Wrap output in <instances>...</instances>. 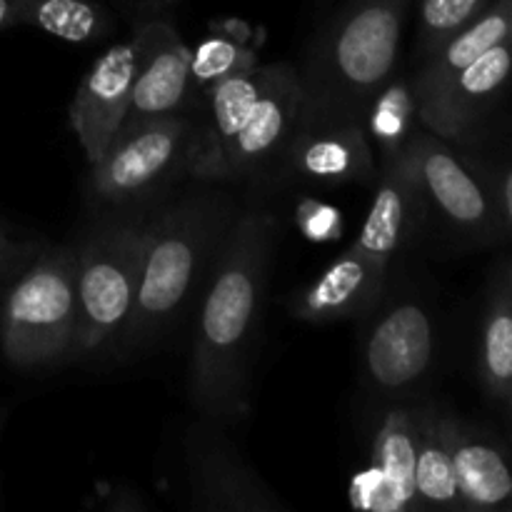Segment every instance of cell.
<instances>
[{
	"label": "cell",
	"mask_w": 512,
	"mask_h": 512,
	"mask_svg": "<svg viewBox=\"0 0 512 512\" xmlns=\"http://www.w3.org/2000/svg\"><path fill=\"white\" fill-rule=\"evenodd\" d=\"M280 223L270 210H238L200 290L188 393L203 418H235L245 408L248 355Z\"/></svg>",
	"instance_id": "6da1fadb"
},
{
	"label": "cell",
	"mask_w": 512,
	"mask_h": 512,
	"mask_svg": "<svg viewBox=\"0 0 512 512\" xmlns=\"http://www.w3.org/2000/svg\"><path fill=\"white\" fill-rule=\"evenodd\" d=\"M238 210L228 193L203 180L150 205L133 313L113 353L133 358L183 318L203 290Z\"/></svg>",
	"instance_id": "7a4b0ae2"
},
{
	"label": "cell",
	"mask_w": 512,
	"mask_h": 512,
	"mask_svg": "<svg viewBox=\"0 0 512 512\" xmlns=\"http://www.w3.org/2000/svg\"><path fill=\"white\" fill-rule=\"evenodd\" d=\"M413 0H345L315 33L298 68L303 108L353 115L398 68Z\"/></svg>",
	"instance_id": "3957f363"
},
{
	"label": "cell",
	"mask_w": 512,
	"mask_h": 512,
	"mask_svg": "<svg viewBox=\"0 0 512 512\" xmlns=\"http://www.w3.org/2000/svg\"><path fill=\"white\" fill-rule=\"evenodd\" d=\"M150 205L98 213L75 245L78 290V358L108 350L123 335L133 313Z\"/></svg>",
	"instance_id": "277c9868"
},
{
	"label": "cell",
	"mask_w": 512,
	"mask_h": 512,
	"mask_svg": "<svg viewBox=\"0 0 512 512\" xmlns=\"http://www.w3.org/2000/svg\"><path fill=\"white\" fill-rule=\"evenodd\" d=\"M0 350L15 370H43L78 358L75 248H43L5 288Z\"/></svg>",
	"instance_id": "5b68a950"
},
{
	"label": "cell",
	"mask_w": 512,
	"mask_h": 512,
	"mask_svg": "<svg viewBox=\"0 0 512 512\" xmlns=\"http://www.w3.org/2000/svg\"><path fill=\"white\" fill-rule=\"evenodd\" d=\"M360 378L375 405L423 398L438 363L440 330L433 303L415 285L388 280L363 318Z\"/></svg>",
	"instance_id": "8992f818"
},
{
	"label": "cell",
	"mask_w": 512,
	"mask_h": 512,
	"mask_svg": "<svg viewBox=\"0 0 512 512\" xmlns=\"http://www.w3.org/2000/svg\"><path fill=\"white\" fill-rule=\"evenodd\" d=\"M195 140L193 108L120 130L90 165L88 195L98 213L138 210L158 203L190 175Z\"/></svg>",
	"instance_id": "52a82bcc"
},
{
	"label": "cell",
	"mask_w": 512,
	"mask_h": 512,
	"mask_svg": "<svg viewBox=\"0 0 512 512\" xmlns=\"http://www.w3.org/2000/svg\"><path fill=\"white\" fill-rule=\"evenodd\" d=\"M408 165L423 195L425 218L433 215L445 233L465 248L503 243L510 230L500 223L490 198L493 170L458 145L420 128L410 140Z\"/></svg>",
	"instance_id": "ba28073f"
},
{
	"label": "cell",
	"mask_w": 512,
	"mask_h": 512,
	"mask_svg": "<svg viewBox=\"0 0 512 512\" xmlns=\"http://www.w3.org/2000/svg\"><path fill=\"white\" fill-rule=\"evenodd\" d=\"M378 163L363 120L353 115L308 110L300 105L298 125L275 168L273 185L338 188L375 185Z\"/></svg>",
	"instance_id": "9c48e42d"
},
{
	"label": "cell",
	"mask_w": 512,
	"mask_h": 512,
	"mask_svg": "<svg viewBox=\"0 0 512 512\" xmlns=\"http://www.w3.org/2000/svg\"><path fill=\"white\" fill-rule=\"evenodd\" d=\"M300 105L303 88L298 68L288 63L265 65L258 100L225 148L215 183L273 185L280 155L298 125Z\"/></svg>",
	"instance_id": "30bf717a"
},
{
	"label": "cell",
	"mask_w": 512,
	"mask_h": 512,
	"mask_svg": "<svg viewBox=\"0 0 512 512\" xmlns=\"http://www.w3.org/2000/svg\"><path fill=\"white\" fill-rule=\"evenodd\" d=\"M185 475L193 505L213 512L285 510V503L245 463L220 420L203 418L185 433Z\"/></svg>",
	"instance_id": "8fae6325"
},
{
	"label": "cell",
	"mask_w": 512,
	"mask_h": 512,
	"mask_svg": "<svg viewBox=\"0 0 512 512\" xmlns=\"http://www.w3.org/2000/svg\"><path fill=\"white\" fill-rule=\"evenodd\" d=\"M133 33L138 38V70L120 130L183 113L193 108L195 100L193 75H190L193 50L183 43L175 25L163 18L143 20L135 25Z\"/></svg>",
	"instance_id": "7c38bea8"
},
{
	"label": "cell",
	"mask_w": 512,
	"mask_h": 512,
	"mask_svg": "<svg viewBox=\"0 0 512 512\" xmlns=\"http://www.w3.org/2000/svg\"><path fill=\"white\" fill-rule=\"evenodd\" d=\"M512 68L510 40L490 45L475 58L430 108L418 115L420 125L458 148H473L493 123L508 95Z\"/></svg>",
	"instance_id": "4fadbf2b"
},
{
	"label": "cell",
	"mask_w": 512,
	"mask_h": 512,
	"mask_svg": "<svg viewBox=\"0 0 512 512\" xmlns=\"http://www.w3.org/2000/svg\"><path fill=\"white\" fill-rule=\"evenodd\" d=\"M135 70L138 38L133 33L95 58L75 90L70 103V125L88 165H93L118 135L130 103Z\"/></svg>",
	"instance_id": "5bb4252c"
},
{
	"label": "cell",
	"mask_w": 512,
	"mask_h": 512,
	"mask_svg": "<svg viewBox=\"0 0 512 512\" xmlns=\"http://www.w3.org/2000/svg\"><path fill=\"white\" fill-rule=\"evenodd\" d=\"M373 465L350 485V503L363 510H420L415 495V410L418 400L380 405Z\"/></svg>",
	"instance_id": "9a60e30c"
},
{
	"label": "cell",
	"mask_w": 512,
	"mask_h": 512,
	"mask_svg": "<svg viewBox=\"0 0 512 512\" xmlns=\"http://www.w3.org/2000/svg\"><path fill=\"white\" fill-rule=\"evenodd\" d=\"M425 223L423 195L410 173L408 155H403L375 180L373 205L350 250L390 268V263L420 238Z\"/></svg>",
	"instance_id": "2e32d148"
},
{
	"label": "cell",
	"mask_w": 512,
	"mask_h": 512,
	"mask_svg": "<svg viewBox=\"0 0 512 512\" xmlns=\"http://www.w3.org/2000/svg\"><path fill=\"white\" fill-rule=\"evenodd\" d=\"M390 268L345 250L313 283L288 298V313L305 323H338L363 318L378 303Z\"/></svg>",
	"instance_id": "e0dca14e"
},
{
	"label": "cell",
	"mask_w": 512,
	"mask_h": 512,
	"mask_svg": "<svg viewBox=\"0 0 512 512\" xmlns=\"http://www.w3.org/2000/svg\"><path fill=\"white\" fill-rule=\"evenodd\" d=\"M460 510H505L512 500V473L500 445L453 413H443Z\"/></svg>",
	"instance_id": "ac0fdd59"
},
{
	"label": "cell",
	"mask_w": 512,
	"mask_h": 512,
	"mask_svg": "<svg viewBox=\"0 0 512 512\" xmlns=\"http://www.w3.org/2000/svg\"><path fill=\"white\" fill-rule=\"evenodd\" d=\"M512 33V0H490L468 25L450 35L435 53L418 63V70L410 75L418 115L445 93L450 83L485 53L490 45L510 40Z\"/></svg>",
	"instance_id": "d6986e66"
},
{
	"label": "cell",
	"mask_w": 512,
	"mask_h": 512,
	"mask_svg": "<svg viewBox=\"0 0 512 512\" xmlns=\"http://www.w3.org/2000/svg\"><path fill=\"white\" fill-rule=\"evenodd\" d=\"M478 383L485 398L508 415L512 398V270L503 258L493 270L480 323Z\"/></svg>",
	"instance_id": "ffe728a7"
},
{
	"label": "cell",
	"mask_w": 512,
	"mask_h": 512,
	"mask_svg": "<svg viewBox=\"0 0 512 512\" xmlns=\"http://www.w3.org/2000/svg\"><path fill=\"white\" fill-rule=\"evenodd\" d=\"M363 128L375 153L378 175L393 168L405 155L415 133L423 128L418 118V103L410 88V75L395 73L370 98L363 110Z\"/></svg>",
	"instance_id": "44dd1931"
},
{
	"label": "cell",
	"mask_w": 512,
	"mask_h": 512,
	"mask_svg": "<svg viewBox=\"0 0 512 512\" xmlns=\"http://www.w3.org/2000/svg\"><path fill=\"white\" fill-rule=\"evenodd\" d=\"M440 405L430 398H418L415 410V495L420 510L455 508L460 510L453 460L443 430Z\"/></svg>",
	"instance_id": "7402d4cb"
},
{
	"label": "cell",
	"mask_w": 512,
	"mask_h": 512,
	"mask_svg": "<svg viewBox=\"0 0 512 512\" xmlns=\"http://www.w3.org/2000/svg\"><path fill=\"white\" fill-rule=\"evenodd\" d=\"M15 25H33L68 43H93L113 30L98 0H10Z\"/></svg>",
	"instance_id": "603a6c76"
},
{
	"label": "cell",
	"mask_w": 512,
	"mask_h": 512,
	"mask_svg": "<svg viewBox=\"0 0 512 512\" xmlns=\"http://www.w3.org/2000/svg\"><path fill=\"white\" fill-rule=\"evenodd\" d=\"M490 0H420L418 8V63L440 48L450 35L468 25Z\"/></svg>",
	"instance_id": "cb8c5ba5"
},
{
	"label": "cell",
	"mask_w": 512,
	"mask_h": 512,
	"mask_svg": "<svg viewBox=\"0 0 512 512\" xmlns=\"http://www.w3.org/2000/svg\"><path fill=\"white\" fill-rule=\"evenodd\" d=\"M255 63H258L255 50L245 48V45H240L233 38L210 35L208 40H203L195 48V53H190V75H193L195 95L208 88V85H213L215 80L225 78L230 73H238L243 68H250Z\"/></svg>",
	"instance_id": "d4e9b609"
},
{
	"label": "cell",
	"mask_w": 512,
	"mask_h": 512,
	"mask_svg": "<svg viewBox=\"0 0 512 512\" xmlns=\"http://www.w3.org/2000/svg\"><path fill=\"white\" fill-rule=\"evenodd\" d=\"M43 250L38 240L15 238L8 228L0 225V290L8 288Z\"/></svg>",
	"instance_id": "484cf974"
},
{
	"label": "cell",
	"mask_w": 512,
	"mask_h": 512,
	"mask_svg": "<svg viewBox=\"0 0 512 512\" xmlns=\"http://www.w3.org/2000/svg\"><path fill=\"white\" fill-rule=\"evenodd\" d=\"M298 225L303 233L313 240H335L343 233V218L330 205L318 203V200H303L298 208Z\"/></svg>",
	"instance_id": "4316f807"
},
{
	"label": "cell",
	"mask_w": 512,
	"mask_h": 512,
	"mask_svg": "<svg viewBox=\"0 0 512 512\" xmlns=\"http://www.w3.org/2000/svg\"><path fill=\"white\" fill-rule=\"evenodd\" d=\"M15 18H13V5L10 0H0V33L8 28H13Z\"/></svg>",
	"instance_id": "83f0119b"
},
{
	"label": "cell",
	"mask_w": 512,
	"mask_h": 512,
	"mask_svg": "<svg viewBox=\"0 0 512 512\" xmlns=\"http://www.w3.org/2000/svg\"><path fill=\"white\" fill-rule=\"evenodd\" d=\"M145 3H155V5H170V3H175V0H145Z\"/></svg>",
	"instance_id": "f1b7e54d"
},
{
	"label": "cell",
	"mask_w": 512,
	"mask_h": 512,
	"mask_svg": "<svg viewBox=\"0 0 512 512\" xmlns=\"http://www.w3.org/2000/svg\"><path fill=\"white\" fill-rule=\"evenodd\" d=\"M3 423H5V413L0 410V430H3Z\"/></svg>",
	"instance_id": "f546056e"
}]
</instances>
